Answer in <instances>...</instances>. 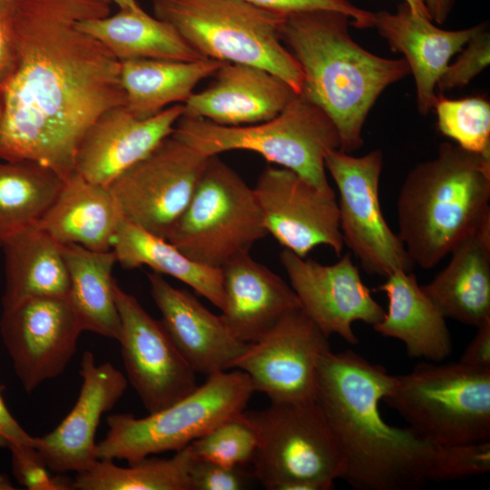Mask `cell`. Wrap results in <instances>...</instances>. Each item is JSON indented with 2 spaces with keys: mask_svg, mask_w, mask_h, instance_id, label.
Here are the masks:
<instances>
[{
  "mask_svg": "<svg viewBox=\"0 0 490 490\" xmlns=\"http://www.w3.org/2000/svg\"><path fill=\"white\" fill-rule=\"evenodd\" d=\"M104 0H20L4 18L14 64L0 83V161H31L64 181L105 111L125 105L120 61L78 23L108 15Z\"/></svg>",
  "mask_w": 490,
  "mask_h": 490,
  "instance_id": "1",
  "label": "cell"
},
{
  "mask_svg": "<svg viewBox=\"0 0 490 490\" xmlns=\"http://www.w3.org/2000/svg\"><path fill=\"white\" fill-rule=\"evenodd\" d=\"M392 376L351 350L319 359L316 402L338 445L340 479L360 490H415L427 482L435 446L387 424L379 404Z\"/></svg>",
  "mask_w": 490,
  "mask_h": 490,
  "instance_id": "2",
  "label": "cell"
},
{
  "mask_svg": "<svg viewBox=\"0 0 490 490\" xmlns=\"http://www.w3.org/2000/svg\"><path fill=\"white\" fill-rule=\"evenodd\" d=\"M349 17L329 10L291 13L280 27L284 45L300 66L301 93L335 123L342 152L364 143L363 126L382 92L410 74L404 58L376 55L351 37Z\"/></svg>",
  "mask_w": 490,
  "mask_h": 490,
  "instance_id": "3",
  "label": "cell"
},
{
  "mask_svg": "<svg viewBox=\"0 0 490 490\" xmlns=\"http://www.w3.org/2000/svg\"><path fill=\"white\" fill-rule=\"evenodd\" d=\"M397 235L415 265L430 270L490 227V156L443 142L407 173L397 201Z\"/></svg>",
  "mask_w": 490,
  "mask_h": 490,
  "instance_id": "4",
  "label": "cell"
},
{
  "mask_svg": "<svg viewBox=\"0 0 490 490\" xmlns=\"http://www.w3.org/2000/svg\"><path fill=\"white\" fill-rule=\"evenodd\" d=\"M154 16L172 25L203 57L263 68L303 87L299 64L280 38L284 14L245 0H152Z\"/></svg>",
  "mask_w": 490,
  "mask_h": 490,
  "instance_id": "5",
  "label": "cell"
},
{
  "mask_svg": "<svg viewBox=\"0 0 490 490\" xmlns=\"http://www.w3.org/2000/svg\"><path fill=\"white\" fill-rule=\"evenodd\" d=\"M172 135L206 157L234 150L257 152L318 190L335 193L325 155L340 148L339 133L329 116L302 94L274 118L255 124L227 126L181 115Z\"/></svg>",
  "mask_w": 490,
  "mask_h": 490,
  "instance_id": "6",
  "label": "cell"
},
{
  "mask_svg": "<svg viewBox=\"0 0 490 490\" xmlns=\"http://www.w3.org/2000/svg\"><path fill=\"white\" fill-rule=\"evenodd\" d=\"M383 401L433 446L490 441V369L421 362L392 376Z\"/></svg>",
  "mask_w": 490,
  "mask_h": 490,
  "instance_id": "7",
  "label": "cell"
},
{
  "mask_svg": "<svg viewBox=\"0 0 490 490\" xmlns=\"http://www.w3.org/2000/svg\"><path fill=\"white\" fill-rule=\"evenodd\" d=\"M254 392L248 375L232 368L208 376L187 396L147 416L110 415L107 434L97 443V458L132 464L153 454L177 452L243 412Z\"/></svg>",
  "mask_w": 490,
  "mask_h": 490,
  "instance_id": "8",
  "label": "cell"
},
{
  "mask_svg": "<svg viewBox=\"0 0 490 490\" xmlns=\"http://www.w3.org/2000/svg\"><path fill=\"white\" fill-rule=\"evenodd\" d=\"M258 435L253 475L269 490H328L340 478L341 456L315 401L271 403L248 411Z\"/></svg>",
  "mask_w": 490,
  "mask_h": 490,
  "instance_id": "9",
  "label": "cell"
},
{
  "mask_svg": "<svg viewBox=\"0 0 490 490\" xmlns=\"http://www.w3.org/2000/svg\"><path fill=\"white\" fill-rule=\"evenodd\" d=\"M267 234L253 188L213 155L168 240L191 260L221 269Z\"/></svg>",
  "mask_w": 490,
  "mask_h": 490,
  "instance_id": "10",
  "label": "cell"
},
{
  "mask_svg": "<svg viewBox=\"0 0 490 490\" xmlns=\"http://www.w3.org/2000/svg\"><path fill=\"white\" fill-rule=\"evenodd\" d=\"M384 157L380 150L355 157L339 149L325 155V167L338 191L339 228L344 245L368 275L387 277L412 271L415 263L397 233L387 223L379 201Z\"/></svg>",
  "mask_w": 490,
  "mask_h": 490,
  "instance_id": "11",
  "label": "cell"
},
{
  "mask_svg": "<svg viewBox=\"0 0 490 490\" xmlns=\"http://www.w3.org/2000/svg\"><path fill=\"white\" fill-rule=\"evenodd\" d=\"M208 158L171 134L108 188L123 218L168 240Z\"/></svg>",
  "mask_w": 490,
  "mask_h": 490,
  "instance_id": "12",
  "label": "cell"
},
{
  "mask_svg": "<svg viewBox=\"0 0 490 490\" xmlns=\"http://www.w3.org/2000/svg\"><path fill=\"white\" fill-rule=\"evenodd\" d=\"M329 350L328 337L299 308L250 343L234 368L246 373L254 391L271 403L315 401L318 362Z\"/></svg>",
  "mask_w": 490,
  "mask_h": 490,
  "instance_id": "13",
  "label": "cell"
},
{
  "mask_svg": "<svg viewBox=\"0 0 490 490\" xmlns=\"http://www.w3.org/2000/svg\"><path fill=\"white\" fill-rule=\"evenodd\" d=\"M113 295L121 328L118 341L127 380L147 412L153 413L181 399L197 387L196 372L167 334L132 295L114 280Z\"/></svg>",
  "mask_w": 490,
  "mask_h": 490,
  "instance_id": "14",
  "label": "cell"
},
{
  "mask_svg": "<svg viewBox=\"0 0 490 490\" xmlns=\"http://www.w3.org/2000/svg\"><path fill=\"white\" fill-rule=\"evenodd\" d=\"M82 331L67 298L33 297L3 308L0 334L26 393L64 371Z\"/></svg>",
  "mask_w": 490,
  "mask_h": 490,
  "instance_id": "15",
  "label": "cell"
},
{
  "mask_svg": "<svg viewBox=\"0 0 490 490\" xmlns=\"http://www.w3.org/2000/svg\"><path fill=\"white\" fill-rule=\"evenodd\" d=\"M263 225L284 249L306 258L324 245L340 257L344 242L335 193L286 168L267 167L253 188Z\"/></svg>",
  "mask_w": 490,
  "mask_h": 490,
  "instance_id": "16",
  "label": "cell"
},
{
  "mask_svg": "<svg viewBox=\"0 0 490 490\" xmlns=\"http://www.w3.org/2000/svg\"><path fill=\"white\" fill-rule=\"evenodd\" d=\"M351 252L330 265L301 258L284 249L280 262L298 296L301 309L328 336L338 335L356 345L352 325L361 321L374 326L385 310L372 297L354 264Z\"/></svg>",
  "mask_w": 490,
  "mask_h": 490,
  "instance_id": "17",
  "label": "cell"
},
{
  "mask_svg": "<svg viewBox=\"0 0 490 490\" xmlns=\"http://www.w3.org/2000/svg\"><path fill=\"white\" fill-rule=\"evenodd\" d=\"M80 375L83 382L72 410L52 432L36 436L35 448L48 469L58 474L84 471L98 459L95 434L101 417L128 386L121 371L109 362L97 365L90 351L82 356Z\"/></svg>",
  "mask_w": 490,
  "mask_h": 490,
  "instance_id": "18",
  "label": "cell"
},
{
  "mask_svg": "<svg viewBox=\"0 0 490 490\" xmlns=\"http://www.w3.org/2000/svg\"><path fill=\"white\" fill-rule=\"evenodd\" d=\"M183 104L139 119L125 105L102 113L85 132L75 155L74 172L108 187L119 175L149 154L172 133Z\"/></svg>",
  "mask_w": 490,
  "mask_h": 490,
  "instance_id": "19",
  "label": "cell"
},
{
  "mask_svg": "<svg viewBox=\"0 0 490 490\" xmlns=\"http://www.w3.org/2000/svg\"><path fill=\"white\" fill-rule=\"evenodd\" d=\"M147 277L163 328L196 374L208 377L234 368L250 343L236 338L220 316L188 290L174 288L159 273Z\"/></svg>",
  "mask_w": 490,
  "mask_h": 490,
  "instance_id": "20",
  "label": "cell"
},
{
  "mask_svg": "<svg viewBox=\"0 0 490 490\" xmlns=\"http://www.w3.org/2000/svg\"><path fill=\"white\" fill-rule=\"evenodd\" d=\"M206 89L192 93L184 116L227 126L250 125L277 116L299 93L283 79L250 64L223 63Z\"/></svg>",
  "mask_w": 490,
  "mask_h": 490,
  "instance_id": "21",
  "label": "cell"
},
{
  "mask_svg": "<svg viewBox=\"0 0 490 490\" xmlns=\"http://www.w3.org/2000/svg\"><path fill=\"white\" fill-rule=\"evenodd\" d=\"M485 24L462 30H444L431 20L412 12L407 3L395 13L382 10L374 13V26L394 52L404 54L413 74L417 109L426 115L435 106L436 84L451 58L485 27Z\"/></svg>",
  "mask_w": 490,
  "mask_h": 490,
  "instance_id": "22",
  "label": "cell"
},
{
  "mask_svg": "<svg viewBox=\"0 0 490 490\" xmlns=\"http://www.w3.org/2000/svg\"><path fill=\"white\" fill-rule=\"evenodd\" d=\"M221 270L220 316L230 333L244 343L257 341L283 316L301 308L291 286L249 252L233 257Z\"/></svg>",
  "mask_w": 490,
  "mask_h": 490,
  "instance_id": "23",
  "label": "cell"
},
{
  "mask_svg": "<svg viewBox=\"0 0 490 490\" xmlns=\"http://www.w3.org/2000/svg\"><path fill=\"white\" fill-rule=\"evenodd\" d=\"M377 288L388 299L383 318L374 329L405 345L410 358L441 362L453 350L446 318L426 294L412 271L397 270Z\"/></svg>",
  "mask_w": 490,
  "mask_h": 490,
  "instance_id": "24",
  "label": "cell"
},
{
  "mask_svg": "<svg viewBox=\"0 0 490 490\" xmlns=\"http://www.w3.org/2000/svg\"><path fill=\"white\" fill-rule=\"evenodd\" d=\"M122 218L108 187L74 172L37 225L59 244L106 251L113 250Z\"/></svg>",
  "mask_w": 490,
  "mask_h": 490,
  "instance_id": "25",
  "label": "cell"
},
{
  "mask_svg": "<svg viewBox=\"0 0 490 490\" xmlns=\"http://www.w3.org/2000/svg\"><path fill=\"white\" fill-rule=\"evenodd\" d=\"M422 288L445 318L475 328L490 320V227L461 243Z\"/></svg>",
  "mask_w": 490,
  "mask_h": 490,
  "instance_id": "26",
  "label": "cell"
},
{
  "mask_svg": "<svg viewBox=\"0 0 490 490\" xmlns=\"http://www.w3.org/2000/svg\"><path fill=\"white\" fill-rule=\"evenodd\" d=\"M5 288L2 307L33 297L67 298L70 279L61 245L37 223L3 245Z\"/></svg>",
  "mask_w": 490,
  "mask_h": 490,
  "instance_id": "27",
  "label": "cell"
},
{
  "mask_svg": "<svg viewBox=\"0 0 490 490\" xmlns=\"http://www.w3.org/2000/svg\"><path fill=\"white\" fill-rule=\"evenodd\" d=\"M222 64L211 58L120 62L125 106L137 118L146 119L171 105L183 103L197 83L213 75Z\"/></svg>",
  "mask_w": 490,
  "mask_h": 490,
  "instance_id": "28",
  "label": "cell"
},
{
  "mask_svg": "<svg viewBox=\"0 0 490 490\" xmlns=\"http://www.w3.org/2000/svg\"><path fill=\"white\" fill-rule=\"evenodd\" d=\"M77 26L102 43L120 62L132 59L195 61L203 57L176 29L139 10L82 20Z\"/></svg>",
  "mask_w": 490,
  "mask_h": 490,
  "instance_id": "29",
  "label": "cell"
},
{
  "mask_svg": "<svg viewBox=\"0 0 490 490\" xmlns=\"http://www.w3.org/2000/svg\"><path fill=\"white\" fill-rule=\"evenodd\" d=\"M113 250L124 269L148 266L154 272L173 277L221 309L223 306L222 270L196 262L168 240L156 236L122 218Z\"/></svg>",
  "mask_w": 490,
  "mask_h": 490,
  "instance_id": "30",
  "label": "cell"
},
{
  "mask_svg": "<svg viewBox=\"0 0 490 490\" xmlns=\"http://www.w3.org/2000/svg\"><path fill=\"white\" fill-rule=\"evenodd\" d=\"M67 267L70 288L67 299L83 331L118 339L120 317L112 276L117 262L113 250H92L78 244H60Z\"/></svg>",
  "mask_w": 490,
  "mask_h": 490,
  "instance_id": "31",
  "label": "cell"
},
{
  "mask_svg": "<svg viewBox=\"0 0 490 490\" xmlns=\"http://www.w3.org/2000/svg\"><path fill=\"white\" fill-rule=\"evenodd\" d=\"M64 183L56 172L40 163L0 161V247L38 223Z\"/></svg>",
  "mask_w": 490,
  "mask_h": 490,
  "instance_id": "32",
  "label": "cell"
},
{
  "mask_svg": "<svg viewBox=\"0 0 490 490\" xmlns=\"http://www.w3.org/2000/svg\"><path fill=\"white\" fill-rule=\"evenodd\" d=\"M190 445L170 458L145 456L127 467L97 459L72 480L76 490H191Z\"/></svg>",
  "mask_w": 490,
  "mask_h": 490,
  "instance_id": "33",
  "label": "cell"
},
{
  "mask_svg": "<svg viewBox=\"0 0 490 490\" xmlns=\"http://www.w3.org/2000/svg\"><path fill=\"white\" fill-rule=\"evenodd\" d=\"M439 131L461 148L490 156V103L481 96L437 97L434 106Z\"/></svg>",
  "mask_w": 490,
  "mask_h": 490,
  "instance_id": "34",
  "label": "cell"
},
{
  "mask_svg": "<svg viewBox=\"0 0 490 490\" xmlns=\"http://www.w3.org/2000/svg\"><path fill=\"white\" fill-rule=\"evenodd\" d=\"M195 458L226 467L251 463L258 446L256 428L244 410L190 444Z\"/></svg>",
  "mask_w": 490,
  "mask_h": 490,
  "instance_id": "35",
  "label": "cell"
},
{
  "mask_svg": "<svg viewBox=\"0 0 490 490\" xmlns=\"http://www.w3.org/2000/svg\"><path fill=\"white\" fill-rule=\"evenodd\" d=\"M490 470V441L435 446L428 481H451Z\"/></svg>",
  "mask_w": 490,
  "mask_h": 490,
  "instance_id": "36",
  "label": "cell"
},
{
  "mask_svg": "<svg viewBox=\"0 0 490 490\" xmlns=\"http://www.w3.org/2000/svg\"><path fill=\"white\" fill-rule=\"evenodd\" d=\"M462 54L449 64L439 78L436 88L446 92L468 84L490 63V34L486 26L471 38Z\"/></svg>",
  "mask_w": 490,
  "mask_h": 490,
  "instance_id": "37",
  "label": "cell"
},
{
  "mask_svg": "<svg viewBox=\"0 0 490 490\" xmlns=\"http://www.w3.org/2000/svg\"><path fill=\"white\" fill-rule=\"evenodd\" d=\"M11 466L15 478L28 490H72V480L53 477L38 450L30 445H12Z\"/></svg>",
  "mask_w": 490,
  "mask_h": 490,
  "instance_id": "38",
  "label": "cell"
},
{
  "mask_svg": "<svg viewBox=\"0 0 490 490\" xmlns=\"http://www.w3.org/2000/svg\"><path fill=\"white\" fill-rule=\"evenodd\" d=\"M256 5L284 15L314 11L329 10L345 14L353 21L351 24L358 28L373 27L374 13L354 5L348 0H245Z\"/></svg>",
  "mask_w": 490,
  "mask_h": 490,
  "instance_id": "39",
  "label": "cell"
},
{
  "mask_svg": "<svg viewBox=\"0 0 490 490\" xmlns=\"http://www.w3.org/2000/svg\"><path fill=\"white\" fill-rule=\"evenodd\" d=\"M245 480L240 467H226L195 457L191 465V490H240Z\"/></svg>",
  "mask_w": 490,
  "mask_h": 490,
  "instance_id": "40",
  "label": "cell"
},
{
  "mask_svg": "<svg viewBox=\"0 0 490 490\" xmlns=\"http://www.w3.org/2000/svg\"><path fill=\"white\" fill-rule=\"evenodd\" d=\"M476 329L459 362L478 369H490V320L482 323Z\"/></svg>",
  "mask_w": 490,
  "mask_h": 490,
  "instance_id": "41",
  "label": "cell"
},
{
  "mask_svg": "<svg viewBox=\"0 0 490 490\" xmlns=\"http://www.w3.org/2000/svg\"><path fill=\"white\" fill-rule=\"evenodd\" d=\"M4 387L0 385V446L30 445L35 447L36 436L29 435L13 416L3 397Z\"/></svg>",
  "mask_w": 490,
  "mask_h": 490,
  "instance_id": "42",
  "label": "cell"
},
{
  "mask_svg": "<svg viewBox=\"0 0 490 490\" xmlns=\"http://www.w3.org/2000/svg\"><path fill=\"white\" fill-rule=\"evenodd\" d=\"M14 64V48L5 21L0 16V83L7 77Z\"/></svg>",
  "mask_w": 490,
  "mask_h": 490,
  "instance_id": "43",
  "label": "cell"
},
{
  "mask_svg": "<svg viewBox=\"0 0 490 490\" xmlns=\"http://www.w3.org/2000/svg\"><path fill=\"white\" fill-rule=\"evenodd\" d=\"M430 19L443 24L453 9L456 0H423Z\"/></svg>",
  "mask_w": 490,
  "mask_h": 490,
  "instance_id": "44",
  "label": "cell"
},
{
  "mask_svg": "<svg viewBox=\"0 0 490 490\" xmlns=\"http://www.w3.org/2000/svg\"><path fill=\"white\" fill-rule=\"evenodd\" d=\"M404 2L414 14L431 20L423 0H404Z\"/></svg>",
  "mask_w": 490,
  "mask_h": 490,
  "instance_id": "45",
  "label": "cell"
},
{
  "mask_svg": "<svg viewBox=\"0 0 490 490\" xmlns=\"http://www.w3.org/2000/svg\"><path fill=\"white\" fill-rule=\"evenodd\" d=\"M19 2L20 0H0V16L5 18Z\"/></svg>",
  "mask_w": 490,
  "mask_h": 490,
  "instance_id": "46",
  "label": "cell"
},
{
  "mask_svg": "<svg viewBox=\"0 0 490 490\" xmlns=\"http://www.w3.org/2000/svg\"><path fill=\"white\" fill-rule=\"evenodd\" d=\"M112 2L116 4L120 9L139 10L142 8L136 0H112Z\"/></svg>",
  "mask_w": 490,
  "mask_h": 490,
  "instance_id": "47",
  "label": "cell"
},
{
  "mask_svg": "<svg viewBox=\"0 0 490 490\" xmlns=\"http://www.w3.org/2000/svg\"><path fill=\"white\" fill-rule=\"evenodd\" d=\"M15 487L10 481L9 477L0 473V490H14Z\"/></svg>",
  "mask_w": 490,
  "mask_h": 490,
  "instance_id": "48",
  "label": "cell"
},
{
  "mask_svg": "<svg viewBox=\"0 0 490 490\" xmlns=\"http://www.w3.org/2000/svg\"><path fill=\"white\" fill-rule=\"evenodd\" d=\"M104 1H107V2H110V3H112V0H104Z\"/></svg>",
  "mask_w": 490,
  "mask_h": 490,
  "instance_id": "49",
  "label": "cell"
}]
</instances>
